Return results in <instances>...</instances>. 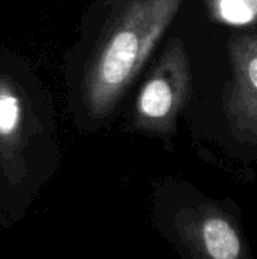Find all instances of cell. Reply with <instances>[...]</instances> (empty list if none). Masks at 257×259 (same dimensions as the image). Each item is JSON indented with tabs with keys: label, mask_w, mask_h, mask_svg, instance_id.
<instances>
[{
	"label": "cell",
	"mask_w": 257,
	"mask_h": 259,
	"mask_svg": "<svg viewBox=\"0 0 257 259\" xmlns=\"http://www.w3.org/2000/svg\"><path fill=\"white\" fill-rule=\"evenodd\" d=\"M0 223H8V222H6V217H5V214H3L2 205H0Z\"/></svg>",
	"instance_id": "52a82bcc"
},
{
	"label": "cell",
	"mask_w": 257,
	"mask_h": 259,
	"mask_svg": "<svg viewBox=\"0 0 257 259\" xmlns=\"http://www.w3.org/2000/svg\"><path fill=\"white\" fill-rule=\"evenodd\" d=\"M183 0H130L88 61L80 102L91 118L106 117L138 74Z\"/></svg>",
	"instance_id": "7a4b0ae2"
},
{
	"label": "cell",
	"mask_w": 257,
	"mask_h": 259,
	"mask_svg": "<svg viewBox=\"0 0 257 259\" xmlns=\"http://www.w3.org/2000/svg\"><path fill=\"white\" fill-rule=\"evenodd\" d=\"M215 18L229 24H248L257 20V0H211Z\"/></svg>",
	"instance_id": "8992f818"
},
{
	"label": "cell",
	"mask_w": 257,
	"mask_h": 259,
	"mask_svg": "<svg viewBox=\"0 0 257 259\" xmlns=\"http://www.w3.org/2000/svg\"><path fill=\"white\" fill-rule=\"evenodd\" d=\"M233 82L227 94V115L241 140L257 141V36L230 42Z\"/></svg>",
	"instance_id": "277c9868"
},
{
	"label": "cell",
	"mask_w": 257,
	"mask_h": 259,
	"mask_svg": "<svg viewBox=\"0 0 257 259\" xmlns=\"http://www.w3.org/2000/svg\"><path fill=\"white\" fill-rule=\"evenodd\" d=\"M194 238L204 256L238 259L242 256V241L235 226L220 214H206L198 220Z\"/></svg>",
	"instance_id": "5b68a950"
},
{
	"label": "cell",
	"mask_w": 257,
	"mask_h": 259,
	"mask_svg": "<svg viewBox=\"0 0 257 259\" xmlns=\"http://www.w3.org/2000/svg\"><path fill=\"white\" fill-rule=\"evenodd\" d=\"M189 61L179 39L171 42L159 65L148 76L136 100V123L155 132H168L189 93Z\"/></svg>",
	"instance_id": "3957f363"
},
{
	"label": "cell",
	"mask_w": 257,
	"mask_h": 259,
	"mask_svg": "<svg viewBox=\"0 0 257 259\" xmlns=\"http://www.w3.org/2000/svg\"><path fill=\"white\" fill-rule=\"evenodd\" d=\"M52 123L32 67L0 49V205L6 222L20 219L45 175Z\"/></svg>",
	"instance_id": "6da1fadb"
}]
</instances>
